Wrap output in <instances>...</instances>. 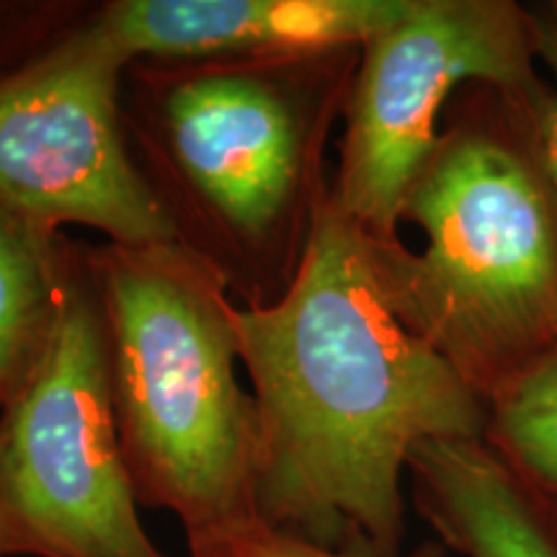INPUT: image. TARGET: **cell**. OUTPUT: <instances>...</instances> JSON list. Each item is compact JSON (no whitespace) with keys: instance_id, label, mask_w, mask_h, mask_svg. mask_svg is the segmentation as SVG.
<instances>
[{"instance_id":"obj_1","label":"cell","mask_w":557,"mask_h":557,"mask_svg":"<svg viewBox=\"0 0 557 557\" xmlns=\"http://www.w3.org/2000/svg\"><path fill=\"white\" fill-rule=\"evenodd\" d=\"M261 431L259 517L320 545L403 553L410 455L485 436L491 408L382 295L329 197L276 302L233 310Z\"/></svg>"},{"instance_id":"obj_2","label":"cell","mask_w":557,"mask_h":557,"mask_svg":"<svg viewBox=\"0 0 557 557\" xmlns=\"http://www.w3.org/2000/svg\"><path fill=\"white\" fill-rule=\"evenodd\" d=\"M359 52L139 60L124 73L137 169L176 240L218 271L240 308L276 302L305 259Z\"/></svg>"},{"instance_id":"obj_3","label":"cell","mask_w":557,"mask_h":557,"mask_svg":"<svg viewBox=\"0 0 557 557\" xmlns=\"http://www.w3.org/2000/svg\"><path fill=\"white\" fill-rule=\"evenodd\" d=\"M534 88L470 83L403 199L421 250L369 240L406 329L493 406L557 354V201L540 152Z\"/></svg>"},{"instance_id":"obj_4","label":"cell","mask_w":557,"mask_h":557,"mask_svg":"<svg viewBox=\"0 0 557 557\" xmlns=\"http://www.w3.org/2000/svg\"><path fill=\"white\" fill-rule=\"evenodd\" d=\"M116 434L139 506L186 537L259 517L261 431L240 385L235 299L181 243L86 246Z\"/></svg>"},{"instance_id":"obj_5","label":"cell","mask_w":557,"mask_h":557,"mask_svg":"<svg viewBox=\"0 0 557 557\" xmlns=\"http://www.w3.org/2000/svg\"><path fill=\"white\" fill-rule=\"evenodd\" d=\"M137 508L101 305L75 243L50 336L0 408V557H171Z\"/></svg>"},{"instance_id":"obj_6","label":"cell","mask_w":557,"mask_h":557,"mask_svg":"<svg viewBox=\"0 0 557 557\" xmlns=\"http://www.w3.org/2000/svg\"><path fill=\"white\" fill-rule=\"evenodd\" d=\"M537 62L529 5L410 0L359 52L331 199L369 240H400L403 199L457 90L534 88L545 81Z\"/></svg>"},{"instance_id":"obj_7","label":"cell","mask_w":557,"mask_h":557,"mask_svg":"<svg viewBox=\"0 0 557 557\" xmlns=\"http://www.w3.org/2000/svg\"><path fill=\"white\" fill-rule=\"evenodd\" d=\"M129 62L94 18L0 75V207L116 246L176 243L122 120Z\"/></svg>"},{"instance_id":"obj_8","label":"cell","mask_w":557,"mask_h":557,"mask_svg":"<svg viewBox=\"0 0 557 557\" xmlns=\"http://www.w3.org/2000/svg\"><path fill=\"white\" fill-rule=\"evenodd\" d=\"M408 5L410 0H111L90 18L132 65L364 47Z\"/></svg>"},{"instance_id":"obj_9","label":"cell","mask_w":557,"mask_h":557,"mask_svg":"<svg viewBox=\"0 0 557 557\" xmlns=\"http://www.w3.org/2000/svg\"><path fill=\"white\" fill-rule=\"evenodd\" d=\"M410 500L462 557H557V487L485 436L436 438L408 462Z\"/></svg>"},{"instance_id":"obj_10","label":"cell","mask_w":557,"mask_h":557,"mask_svg":"<svg viewBox=\"0 0 557 557\" xmlns=\"http://www.w3.org/2000/svg\"><path fill=\"white\" fill-rule=\"evenodd\" d=\"M73 246L65 230L0 207V408L50 336Z\"/></svg>"},{"instance_id":"obj_11","label":"cell","mask_w":557,"mask_h":557,"mask_svg":"<svg viewBox=\"0 0 557 557\" xmlns=\"http://www.w3.org/2000/svg\"><path fill=\"white\" fill-rule=\"evenodd\" d=\"M485 438L557 487V354L493 403Z\"/></svg>"},{"instance_id":"obj_12","label":"cell","mask_w":557,"mask_h":557,"mask_svg":"<svg viewBox=\"0 0 557 557\" xmlns=\"http://www.w3.org/2000/svg\"><path fill=\"white\" fill-rule=\"evenodd\" d=\"M186 545H189V557H444L436 545H423L413 553L403 549L395 555L329 547L261 517L238 519L207 529V532L189 534Z\"/></svg>"},{"instance_id":"obj_13","label":"cell","mask_w":557,"mask_h":557,"mask_svg":"<svg viewBox=\"0 0 557 557\" xmlns=\"http://www.w3.org/2000/svg\"><path fill=\"white\" fill-rule=\"evenodd\" d=\"M529 16L534 29V52L540 65L547 70L537 109V132L542 163L557 201V3L529 5Z\"/></svg>"}]
</instances>
